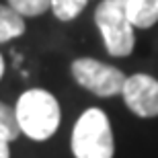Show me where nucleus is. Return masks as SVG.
<instances>
[{
  "instance_id": "5",
  "label": "nucleus",
  "mask_w": 158,
  "mask_h": 158,
  "mask_svg": "<svg viewBox=\"0 0 158 158\" xmlns=\"http://www.w3.org/2000/svg\"><path fill=\"white\" fill-rule=\"evenodd\" d=\"M123 101L138 117L158 115V80L148 74H134L123 84Z\"/></svg>"
},
{
  "instance_id": "4",
  "label": "nucleus",
  "mask_w": 158,
  "mask_h": 158,
  "mask_svg": "<svg viewBox=\"0 0 158 158\" xmlns=\"http://www.w3.org/2000/svg\"><path fill=\"white\" fill-rule=\"evenodd\" d=\"M72 76L74 80L84 86L86 90L99 94V97H115L123 90V84L127 78L115 66L103 64L93 58H80L72 64Z\"/></svg>"
},
{
  "instance_id": "13",
  "label": "nucleus",
  "mask_w": 158,
  "mask_h": 158,
  "mask_svg": "<svg viewBox=\"0 0 158 158\" xmlns=\"http://www.w3.org/2000/svg\"><path fill=\"white\" fill-rule=\"evenodd\" d=\"M2 74H4V60L0 56V78H2Z\"/></svg>"
},
{
  "instance_id": "10",
  "label": "nucleus",
  "mask_w": 158,
  "mask_h": 158,
  "mask_svg": "<svg viewBox=\"0 0 158 158\" xmlns=\"http://www.w3.org/2000/svg\"><path fill=\"white\" fill-rule=\"evenodd\" d=\"M8 6L21 17H39L52 8V0H8Z\"/></svg>"
},
{
  "instance_id": "2",
  "label": "nucleus",
  "mask_w": 158,
  "mask_h": 158,
  "mask_svg": "<svg viewBox=\"0 0 158 158\" xmlns=\"http://www.w3.org/2000/svg\"><path fill=\"white\" fill-rule=\"evenodd\" d=\"M72 152L76 158H113L111 123L101 109L93 107L78 117L72 131Z\"/></svg>"
},
{
  "instance_id": "1",
  "label": "nucleus",
  "mask_w": 158,
  "mask_h": 158,
  "mask_svg": "<svg viewBox=\"0 0 158 158\" xmlns=\"http://www.w3.org/2000/svg\"><path fill=\"white\" fill-rule=\"evenodd\" d=\"M15 113H17L21 131L37 142L52 138L60 125V119H62L56 97L41 88H33V90H27L21 94Z\"/></svg>"
},
{
  "instance_id": "9",
  "label": "nucleus",
  "mask_w": 158,
  "mask_h": 158,
  "mask_svg": "<svg viewBox=\"0 0 158 158\" xmlns=\"http://www.w3.org/2000/svg\"><path fill=\"white\" fill-rule=\"evenodd\" d=\"M86 4L88 0H52V10L60 21H72L84 10Z\"/></svg>"
},
{
  "instance_id": "12",
  "label": "nucleus",
  "mask_w": 158,
  "mask_h": 158,
  "mask_svg": "<svg viewBox=\"0 0 158 158\" xmlns=\"http://www.w3.org/2000/svg\"><path fill=\"white\" fill-rule=\"evenodd\" d=\"M0 158H10V148H8V142L0 140Z\"/></svg>"
},
{
  "instance_id": "11",
  "label": "nucleus",
  "mask_w": 158,
  "mask_h": 158,
  "mask_svg": "<svg viewBox=\"0 0 158 158\" xmlns=\"http://www.w3.org/2000/svg\"><path fill=\"white\" fill-rule=\"evenodd\" d=\"M105 2H107V4H111V6H115V8H119L121 12H125L127 19H129V12H131V8L135 6L138 0H105Z\"/></svg>"
},
{
  "instance_id": "8",
  "label": "nucleus",
  "mask_w": 158,
  "mask_h": 158,
  "mask_svg": "<svg viewBox=\"0 0 158 158\" xmlns=\"http://www.w3.org/2000/svg\"><path fill=\"white\" fill-rule=\"evenodd\" d=\"M19 134H21V127L17 121V113L8 105L0 103V140L12 142L19 138Z\"/></svg>"
},
{
  "instance_id": "6",
  "label": "nucleus",
  "mask_w": 158,
  "mask_h": 158,
  "mask_svg": "<svg viewBox=\"0 0 158 158\" xmlns=\"http://www.w3.org/2000/svg\"><path fill=\"white\" fill-rule=\"evenodd\" d=\"M25 33V21L10 6H0V43L21 37Z\"/></svg>"
},
{
  "instance_id": "3",
  "label": "nucleus",
  "mask_w": 158,
  "mask_h": 158,
  "mask_svg": "<svg viewBox=\"0 0 158 158\" xmlns=\"http://www.w3.org/2000/svg\"><path fill=\"white\" fill-rule=\"evenodd\" d=\"M94 21L99 27L107 52L115 58H125L134 52L135 37H134V25L127 19L125 12L119 8L107 4L105 0L99 4L94 12Z\"/></svg>"
},
{
  "instance_id": "7",
  "label": "nucleus",
  "mask_w": 158,
  "mask_h": 158,
  "mask_svg": "<svg viewBox=\"0 0 158 158\" xmlns=\"http://www.w3.org/2000/svg\"><path fill=\"white\" fill-rule=\"evenodd\" d=\"M129 21L134 27L148 29L158 21V0H138L129 12Z\"/></svg>"
}]
</instances>
